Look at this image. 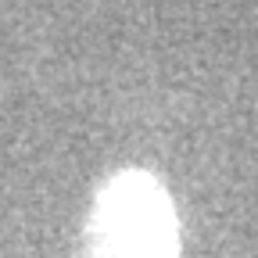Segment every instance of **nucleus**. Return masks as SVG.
I'll list each match as a JSON object with an SVG mask.
<instances>
[{
  "label": "nucleus",
  "instance_id": "nucleus-1",
  "mask_svg": "<svg viewBox=\"0 0 258 258\" xmlns=\"http://www.w3.org/2000/svg\"><path fill=\"white\" fill-rule=\"evenodd\" d=\"M76 258H183L179 212L151 169H118L93 190Z\"/></svg>",
  "mask_w": 258,
  "mask_h": 258
}]
</instances>
